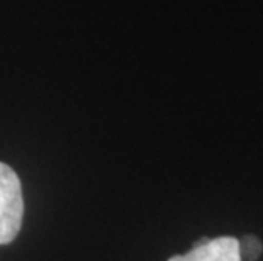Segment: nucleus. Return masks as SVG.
I'll return each mask as SVG.
<instances>
[{
  "instance_id": "1",
  "label": "nucleus",
  "mask_w": 263,
  "mask_h": 261,
  "mask_svg": "<svg viewBox=\"0 0 263 261\" xmlns=\"http://www.w3.org/2000/svg\"><path fill=\"white\" fill-rule=\"evenodd\" d=\"M24 215V198L17 173L0 163V244L17 237Z\"/></svg>"
},
{
  "instance_id": "2",
  "label": "nucleus",
  "mask_w": 263,
  "mask_h": 261,
  "mask_svg": "<svg viewBox=\"0 0 263 261\" xmlns=\"http://www.w3.org/2000/svg\"><path fill=\"white\" fill-rule=\"evenodd\" d=\"M168 261H241L239 241L236 237L222 236L216 239H200L187 254L173 256Z\"/></svg>"
},
{
  "instance_id": "3",
  "label": "nucleus",
  "mask_w": 263,
  "mask_h": 261,
  "mask_svg": "<svg viewBox=\"0 0 263 261\" xmlns=\"http://www.w3.org/2000/svg\"><path fill=\"white\" fill-rule=\"evenodd\" d=\"M261 253V244L253 236H246L243 241H239V258L246 256V259H255Z\"/></svg>"
}]
</instances>
